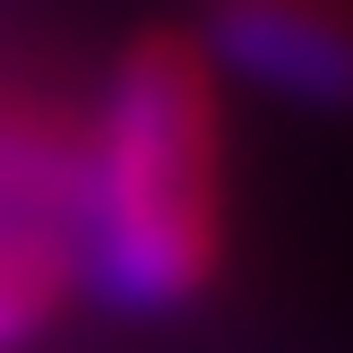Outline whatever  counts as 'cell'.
Segmentation results:
<instances>
[{"instance_id": "6da1fadb", "label": "cell", "mask_w": 353, "mask_h": 353, "mask_svg": "<svg viewBox=\"0 0 353 353\" xmlns=\"http://www.w3.org/2000/svg\"><path fill=\"white\" fill-rule=\"evenodd\" d=\"M216 78L207 52L181 34H147L121 52L78 138V190H69V276L112 310H181L216 276Z\"/></svg>"}, {"instance_id": "7a4b0ae2", "label": "cell", "mask_w": 353, "mask_h": 353, "mask_svg": "<svg viewBox=\"0 0 353 353\" xmlns=\"http://www.w3.org/2000/svg\"><path fill=\"white\" fill-rule=\"evenodd\" d=\"M207 69H233L285 103H353V17L327 0H216Z\"/></svg>"}, {"instance_id": "3957f363", "label": "cell", "mask_w": 353, "mask_h": 353, "mask_svg": "<svg viewBox=\"0 0 353 353\" xmlns=\"http://www.w3.org/2000/svg\"><path fill=\"white\" fill-rule=\"evenodd\" d=\"M78 138L0 95V241H69Z\"/></svg>"}, {"instance_id": "277c9868", "label": "cell", "mask_w": 353, "mask_h": 353, "mask_svg": "<svg viewBox=\"0 0 353 353\" xmlns=\"http://www.w3.org/2000/svg\"><path fill=\"white\" fill-rule=\"evenodd\" d=\"M69 285V241H0V353H17L52 319Z\"/></svg>"}]
</instances>
